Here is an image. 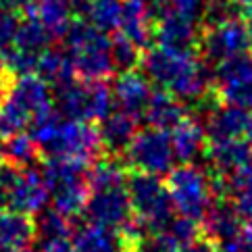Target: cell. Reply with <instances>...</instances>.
I'll use <instances>...</instances> for the list:
<instances>
[{"label":"cell","mask_w":252,"mask_h":252,"mask_svg":"<svg viewBox=\"0 0 252 252\" xmlns=\"http://www.w3.org/2000/svg\"><path fill=\"white\" fill-rule=\"evenodd\" d=\"M217 252H252V248H248L246 242L242 240V238H238V240L227 242V244H221L217 248Z\"/></svg>","instance_id":"cell-44"},{"label":"cell","mask_w":252,"mask_h":252,"mask_svg":"<svg viewBox=\"0 0 252 252\" xmlns=\"http://www.w3.org/2000/svg\"><path fill=\"white\" fill-rule=\"evenodd\" d=\"M169 6L175 8V11L184 13V15H190L196 17L202 15V8H204V0H169Z\"/></svg>","instance_id":"cell-40"},{"label":"cell","mask_w":252,"mask_h":252,"mask_svg":"<svg viewBox=\"0 0 252 252\" xmlns=\"http://www.w3.org/2000/svg\"><path fill=\"white\" fill-rule=\"evenodd\" d=\"M227 177V194L233 198L231 204L242 217H252V158Z\"/></svg>","instance_id":"cell-28"},{"label":"cell","mask_w":252,"mask_h":252,"mask_svg":"<svg viewBox=\"0 0 252 252\" xmlns=\"http://www.w3.org/2000/svg\"><path fill=\"white\" fill-rule=\"evenodd\" d=\"M198 46L204 52L206 61L217 65V63L225 59L244 55L252 44H250L244 21L231 19L217 25H206L204 32L200 33V44Z\"/></svg>","instance_id":"cell-10"},{"label":"cell","mask_w":252,"mask_h":252,"mask_svg":"<svg viewBox=\"0 0 252 252\" xmlns=\"http://www.w3.org/2000/svg\"><path fill=\"white\" fill-rule=\"evenodd\" d=\"M138 123H140V119H136V117L115 109L109 117H104V119L100 121V127H98L102 148L113 152V155L123 152L129 146L133 136H136Z\"/></svg>","instance_id":"cell-23"},{"label":"cell","mask_w":252,"mask_h":252,"mask_svg":"<svg viewBox=\"0 0 252 252\" xmlns=\"http://www.w3.org/2000/svg\"><path fill=\"white\" fill-rule=\"evenodd\" d=\"M35 240V223L32 215L19 211L0 213V252H23Z\"/></svg>","instance_id":"cell-21"},{"label":"cell","mask_w":252,"mask_h":252,"mask_svg":"<svg viewBox=\"0 0 252 252\" xmlns=\"http://www.w3.org/2000/svg\"><path fill=\"white\" fill-rule=\"evenodd\" d=\"M38 157L40 148L38 142L32 138V133H15L4 142V160L15 167H32Z\"/></svg>","instance_id":"cell-31"},{"label":"cell","mask_w":252,"mask_h":252,"mask_svg":"<svg viewBox=\"0 0 252 252\" xmlns=\"http://www.w3.org/2000/svg\"><path fill=\"white\" fill-rule=\"evenodd\" d=\"M19 171L21 167H15L11 163H0V206L8 204V198H11L17 179H19Z\"/></svg>","instance_id":"cell-39"},{"label":"cell","mask_w":252,"mask_h":252,"mask_svg":"<svg viewBox=\"0 0 252 252\" xmlns=\"http://www.w3.org/2000/svg\"><path fill=\"white\" fill-rule=\"evenodd\" d=\"M111 57L115 69L131 71L142 63V48L129 38H125L121 32H115V35L111 38Z\"/></svg>","instance_id":"cell-34"},{"label":"cell","mask_w":252,"mask_h":252,"mask_svg":"<svg viewBox=\"0 0 252 252\" xmlns=\"http://www.w3.org/2000/svg\"><path fill=\"white\" fill-rule=\"evenodd\" d=\"M127 194L131 211L146 233H160L169 227L175 217V206L167 190V184L160 182L158 175L133 171L127 177Z\"/></svg>","instance_id":"cell-4"},{"label":"cell","mask_w":252,"mask_h":252,"mask_svg":"<svg viewBox=\"0 0 252 252\" xmlns=\"http://www.w3.org/2000/svg\"><path fill=\"white\" fill-rule=\"evenodd\" d=\"M200 61L202 59L196 55L194 48H171L157 44L142 52L140 67L150 82L171 92Z\"/></svg>","instance_id":"cell-8"},{"label":"cell","mask_w":252,"mask_h":252,"mask_svg":"<svg viewBox=\"0 0 252 252\" xmlns=\"http://www.w3.org/2000/svg\"><path fill=\"white\" fill-rule=\"evenodd\" d=\"M213 92L219 102L252 111V57L248 52L215 65Z\"/></svg>","instance_id":"cell-9"},{"label":"cell","mask_w":252,"mask_h":252,"mask_svg":"<svg viewBox=\"0 0 252 252\" xmlns=\"http://www.w3.org/2000/svg\"><path fill=\"white\" fill-rule=\"evenodd\" d=\"M179 252H217V246H215L211 240H196L192 244L184 246Z\"/></svg>","instance_id":"cell-42"},{"label":"cell","mask_w":252,"mask_h":252,"mask_svg":"<svg viewBox=\"0 0 252 252\" xmlns=\"http://www.w3.org/2000/svg\"><path fill=\"white\" fill-rule=\"evenodd\" d=\"M65 40V50L73 59L75 75L84 82H106L115 73L111 57V38L94 28L84 17L71 21Z\"/></svg>","instance_id":"cell-2"},{"label":"cell","mask_w":252,"mask_h":252,"mask_svg":"<svg viewBox=\"0 0 252 252\" xmlns=\"http://www.w3.org/2000/svg\"><path fill=\"white\" fill-rule=\"evenodd\" d=\"M57 111L75 121H102L115 111L113 92L104 82H67L55 88Z\"/></svg>","instance_id":"cell-6"},{"label":"cell","mask_w":252,"mask_h":252,"mask_svg":"<svg viewBox=\"0 0 252 252\" xmlns=\"http://www.w3.org/2000/svg\"><path fill=\"white\" fill-rule=\"evenodd\" d=\"M52 40L55 38H52L50 32L44 28V23L38 19V17L28 15V19L19 23V30H17L13 46L21 48V50H28V52H33V55H40V52L50 48Z\"/></svg>","instance_id":"cell-29"},{"label":"cell","mask_w":252,"mask_h":252,"mask_svg":"<svg viewBox=\"0 0 252 252\" xmlns=\"http://www.w3.org/2000/svg\"><path fill=\"white\" fill-rule=\"evenodd\" d=\"M198 223H200V221L179 215V217H173V221L169 223V227L165 231L177 242L179 248H184V246L192 244V242L198 240V233H200V225H198Z\"/></svg>","instance_id":"cell-37"},{"label":"cell","mask_w":252,"mask_h":252,"mask_svg":"<svg viewBox=\"0 0 252 252\" xmlns=\"http://www.w3.org/2000/svg\"><path fill=\"white\" fill-rule=\"evenodd\" d=\"M171 144L175 150V158L182 163H192L196 157L206 152L209 146V133H206L204 123H200L196 117H186L171 129Z\"/></svg>","instance_id":"cell-20"},{"label":"cell","mask_w":252,"mask_h":252,"mask_svg":"<svg viewBox=\"0 0 252 252\" xmlns=\"http://www.w3.org/2000/svg\"><path fill=\"white\" fill-rule=\"evenodd\" d=\"M50 198L48 186L44 182L42 171H38L33 165L32 167H21L19 171V179L15 184V190L8 198V209L11 211H19L25 215H38L44 211Z\"/></svg>","instance_id":"cell-14"},{"label":"cell","mask_w":252,"mask_h":252,"mask_svg":"<svg viewBox=\"0 0 252 252\" xmlns=\"http://www.w3.org/2000/svg\"><path fill=\"white\" fill-rule=\"evenodd\" d=\"M242 21H244V25H246L248 38H250V44H252V4L242 6Z\"/></svg>","instance_id":"cell-45"},{"label":"cell","mask_w":252,"mask_h":252,"mask_svg":"<svg viewBox=\"0 0 252 252\" xmlns=\"http://www.w3.org/2000/svg\"><path fill=\"white\" fill-rule=\"evenodd\" d=\"M242 215L236 211V206L229 202H213V206L206 211L202 225L206 240H211L215 246L227 244L231 240L242 238Z\"/></svg>","instance_id":"cell-18"},{"label":"cell","mask_w":252,"mask_h":252,"mask_svg":"<svg viewBox=\"0 0 252 252\" xmlns=\"http://www.w3.org/2000/svg\"><path fill=\"white\" fill-rule=\"evenodd\" d=\"M42 252H77V248L67 240H57V242L42 244Z\"/></svg>","instance_id":"cell-41"},{"label":"cell","mask_w":252,"mask_h":252,"mask_svg":"<svg viewBox=\"0 0 252 252\" xmlns=\"http://www.w3.org/2000/svg\"><path fill=\"white\" fill-rule=\"evenodd\" d=\"M6 90H8V77L0 71V104H2L6 98Z\"/></svg>","instance_id":"cell-47"},{"label":"cell","mask_w":252,"mask_h":252,"mask_svg":"<svg viewBox=\"0 0 252 252\" xmlns=\"http://www.w3.org/2000/svg\"><path fill=\"white\" fill-rule=\"evenodd\" d=\"M35 238L40 240V244H48V242L57 240H67L71 233V223L65 215H61L57 209L52 211H40L35 217Z\"/></svg>","instance_id":"cell-30"},{"label":"cell","mask_w":252,"mask_h":252,"mask_svg":"<svg viewBox=\"0 0 252 252\" xmlns=\"http://www.w3.org/2000/svg\"><path fill=\"white\" fill-rule=\"evenodd\" d=\"M23 252H30V250H23Z\"/></svg>","instance_id":"cell-52"},{"label":"cell","mask_w":252,"mask_h":252,"mask_svg":"<svg viewBox=\"0 0 252 252\" xmlns=\"http://www.w3.org/2000/svg\"><path fill=\"white\" fill-rule=\"evenodd\" d=\"M186 104L179 100L175 94H171L169 90H157L152 92L150 100L144 111V119H146L152 127L158 129H173L179 121L186 119Z\"/></svg>","instance_id":"cell-22"},{"label":"cell","mask_w":252,"mask_h":252,"mask_svg":"<svg viewBox=\"0 0 252 252\" xmlns=\"http://www.w3.org/2000/svg\"><path fill=\"white\" fill-rule=\"evenodd\" d=\"M236 2H238L240 6H248V4H252V0H236Z\"/></svg>","instance_id":"cell-50"},{"label":"cell","mask_w":252,"mask_h":252,"mask_svg":"<svg viewBox=\"0 0 252 252\" xmlns=\"http://www.w3.org/2000/svg\"><path fill=\"white\" fill-rule=\"evenodd\" d=\"M30 123L32 117L6 96L4 102L0 104V138H11L15 133H21L30 127Z\"/></svg>","instance_id":"cell-35"},{"label":"cell","mask_w":252,"mask_h":252,"mask_svg":"<svg viewBox=\"0 0 252 252\" xmlns=\"http://www.w3.org/2000/svg\"><path fill=\"white\" fill-rule=\"evenodd\" d=\"M86 217L92 223H100L106 227H121L133 217L127 188H109V190H96L88 196Z\"/></svg>","instance_id":"cell-11"},{"label":"cell","mask_w":252,"mask_h":252,"mask_svg":"<svg viewBox=\"0 0 252 252\" xmlns=\"http://www.w3.org/2000/svg\"><path fill=\"white\" fill-rule=\"evenodd\" d=\"M84 19L100 32H117L121 25V0H92Z\"/></svg>","instance_id":"cell-32"},{"label":"cell","mask_w":252,"mask_h":252,"mask_svg":"<svg viewBox=\"0 0 252 252\" xmlns=\"http://www.w3.org/2000/svg\"><path fill=\"white\" fill-rule=\"evenodd\" d=\"M167 190L173 200L175 213L196 221H202L215 202L211 171H204L192 163H182L169 171Z\"/></svg>","instance_id":"cell-5"},{"label":"cell","mask_w":252,"mask_h":252,"mask_svg":"<svg viewBox=\"0 0 252 252\" xmlns=\"http://www.w3.org/2000/svg\"><path fill=\"white\" fill-rule=\"evenodd\" d=\"M30 4H32V0H0V11L17 13V11H25Z\"/></svg>","instance_id":"cell-43"},{"label":"cell","mask_w":252,"mask_h":252,"mask_svg":"<svg viewBox=\"0 0 252 252\" xmlns=\"http://www.w3.org/2000/svg\"><path fill=\"white\" fill-rule=\"evenodd\" d=\"M157 19L155 38L158 44L171 48H194L196 44H200L196 17L184 15L175 8H167Z\"/></svg>","instance_id":"cell-15"},{"label":"cell","mask_w":252,"mask_h":252,"mask_svg":"<svg viewBox=\"0 0 252 252\" xmlns=\"http://www.w3.org/2000/svg\"><path fill=\"white\" fill-rule=\"evenodd\" d=\"M35 73L48 86L59 88L67 82H73V77H75L73 59H71V55L65 48H46L38 57V69H35Z\"/></svg>","instance_id":"cell-26"},{"label":"cell","mask_w":252,"mask_h":252,"mask_svg":"<svg viewBox=\"0 0 252 252\" xmlns=\"http://www.w3.org/2000/svg\"><path fill=\"white\" fill-rule=\"evenodd\" d=\"M250 113L246 109L233 104L217 102L213 109L206 113L204 127L209 133L211 142L213 140H229V138H242L248 127Z\"/></svg>","instance_id":"cell-17"},{"label":"cell","mask_w":252,"mask_h":252,"mask_svg":"<svg viewBox=\"0 0 252 252\" xmlns=\"http://www.w3.org/2000/svg\"><path fill=\"white\" fill-rule=\"evenodd\" d=\"M19 19H17V13L11 11H0V52L11 48L15 44V35L19 30Z\"/></svg>","instance_id":"cell-38"},{"label":"cell","mask_w":252,"mask_h":252,"mask_svg":"<svg viewBox=\"0 0 252 252\" xmlns=\"http://www.w3.org/2000/svg\"><path fill=\"white\" fill-rule=\"evenodd\" d=\"M0 163H4V142L0 138Z\"/></svg>","instance_id":"cell-49"},{"label":"cell","mask_w":252,"mask_h":252,"mask_svg":"<svg viewBox=\"0 0 252 252\" xmlns=\"http://www.w3.org/2000/svg\"><path fill=\"white\" fill-rule=\"evenodd\" d=\"M6 96L11 98L13 102L19 104L21 109L32 117V121L38 115L55 109V100H52V94H50V86L44 82L38 73H30V75L8 79Z\"/></svg>","instance_id":"cell-13"},{"label":"cell","mask_w":252,"mask_h":252,"mask_svg":"<svg viewBox=\"0 0 252 252\" xmlns=\"http://www.w3.org/2000/svg\"><path fill=\"white\" fill-rule=\"evenodd\" d=\"M127 169L117 158H96L88 169V188L90 192L121 188L127 184Z\"/></svg>","instance_id":"cell-27"},{"label":"cell","mask_w":252,"mask_h":252,"mask_svg":"<svg viewBox=\"0 0 252 252\" xmlns=\"http://www.w3.org/2000/svg\"><path fill=\"white\" fill-rule=\"evenodd\" d=\"M113 102L117 111H123L136 119H144V111L152 96L150 79L138 73L136 69L131 71H121L113 84Z\"/></svg>","instance_id":"cell-12"},{"label":"cell","mask_w":252,"mask_h":252,"mask_svg":"<svg viewBox=\"0 0 252 252\" xmlns=\"http://www.w3.org/2000/svg\"><path fill=\"white\" fill-rule=\"evenodd\" d=\"M73 246L77 252H127V246L115 227L88 221L75 231Z\"/></svg>","instance_id":"cell-24"},{"label":"cell","mask_w":252,"mask_h":252,"mask_svg":"<svg viewBox=\"0 0 252 252\" xmlns=\"http://www.w3.org/2000/svg\"><path fill=\"white\" fill-rule=\"evenodd\" d=\"M125 152V165L140 173L167 175L175 163V150L171 136L165 129L146 127L138 129Z\"/></svg>","instance_id":"cell-7"},{"label":"cell","mask_w":252,"mask_h":252,"mask_svg":"<svg viewBox=\"0 0 252 252\" xmlns=\"http://www.w3.org/2000/svg\"><path fill=\"white\" fill-rule=\"evenodd\" d=\"M244 136H246L248 144L252 146V113H250V119H248V127H246V133H244Z\"/></svg>","instance_id":"cell-48"},{"label":"cell","mask_w":252,"mask_h":252,"mask_svg":"<svg viewBox=\"0 0 252 252\" xmlns=\"http://www.w3.org/2000/svg\"><path fill=\"white\" fill-rule=\"evenodd\" d=\"M88 163L77 158H46L42 169L44 182L55 202V209L67 219L84 213L90 188H88Z\"/></svg>","instance_id":"cell-3"},{"label":"cell","mask_w":252,"mask_h":252,"mask_svg":"<svg viewBox=\"0 0 252 252\" xmlns=\"http://www.w3.org/2000/svg\"><path fill=\"white\" fill-rule=\"evenodd\" d=\"M206 158H209L211 171L221 175H229L252 158V146L246 138L213 140L206 146Z\"/></svg>","instance_id":"cell-19"},{"label":"cell","mask_w":252,"mask_h":252,"mask_svg":"<svg viewBox=\"0 0 252 252\" xmlns=\"http://www.w3.org/2000/svg\"><path fill=\"white\" fill-rule=\"evenodd\" d=\"M155 11L150 0H121V25L119 32L133 44L146 50L155 38Z\"/></svg>","instance_id":"cell-16"},{"label":"cell","mask_w":252,"mask_h":252,"mask_svg":"<svg viewBox=\"0 0 252 252\" xmlns=\"http://www.w3.org/2000/svg\"><path fill=\"white\" fill-rule=\"evenodd\" d=\"M35 2H40V0H32V4H35Z\"/></svg>","instance_id":"cell-51"},{"label":"cell","mask_w":252,"mask_h":252,"mask_svg":"<svg viewBox=\"0 0 252 252\" xmlns=\"http://www.w3.org/2000/svg\"><path fill=\"white\" fill-rule=\"evenodd\" d=\"M0 71H2V69H0Z\"/></svg>","instance_id":"cell-53"},{"label":"cell","mask_w":252,"mask_h":252,"mask_svg":"<svg viewBox=\"0 0 252 252\" xmlns=\"http://www.w3.org/2000/svg\"><path fill=\"white\" fill-rule=\"evenodd\" d=\"M38 57L40 55L11 46L0 52V69H2V73L8 79L30 75V73H35V69H38Z\"/></svg>","instance_id":"cell-33"},{"label":"cell","mask_w":252,"mask_h":252,"mask_svg":"<svg viewBox=\"0 0 252 252\" xmlns=\"http://www.w3.org/2000/svg\"><path fill=\"white\" fill-rule=\"evenodd\" d=\"M242 240L246 242V246L252 248V217L242 225Z\"/></svg>","instance_id":"cell-46"},{"label":"cell","mask_w":252,"mask_h":252,"mask_svg":"<svg viewBox=\"0 0 252 252\" xmlns=\"http://www.w3.org/2000/svg\"><path fill=\"white\" fill-rule=\"evenodd\" d=\"M25 13L38 17L55 40L63 38L67 33L71 21H73L71 19L73 8H71L69 0H40L35 4H30L25 8Z\"/></svg>","instance_id":"cell-25"},{"label":"cell","mask_w":252,"mask_h":252,"mask_svg":"<svg viewBox=\"0 0 252 252\" xmlns=\"http://www.w3.org/2000/svg\"><path fill=\"white\" fill-rule=\"evenodd\" d=\"M32 138L46 158H77L92 165L100 155V133L88 121L63 117L57 106L38 115L30 123Z\"/></svg>","instance_id":"cell-1"},{"label":"cell","mask_w":252,"mask_h":252,"mask_svg":"<svg viewBox=\"0 0 252 252\" xmlns=\"http://www.w3.org/2000/svg\"><path fill=\"white\" fill-rule=\"evenodd\" d=\"M202 21L206 25H217L231 19H240L242 17V6L236 0H204L202 8Z\"/></svg>","instance_id":"cell-36"}]
</instances>
